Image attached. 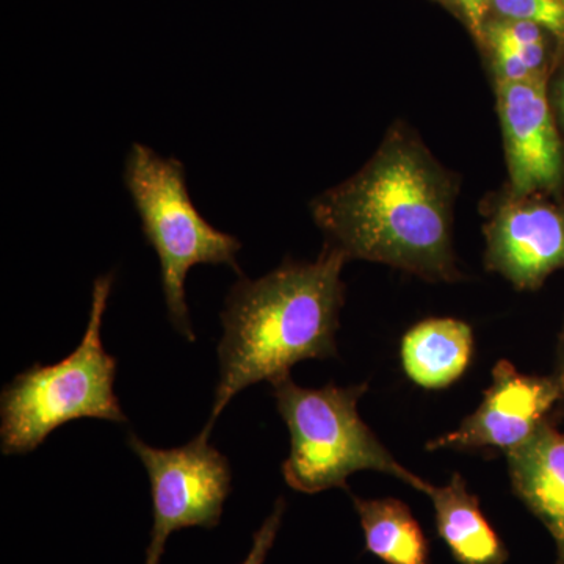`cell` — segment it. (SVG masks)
<instances>
[{
	"mask_svg": "<svg viewBox=\"0 0 564 564\" xmlns=\"http://www.w3.org/2000/svg\"><path fill=\"white\" fill-rule=\"evenodd\" d=\"M458 180L410 126L393 124L369 162L311 203L325 245L432 282L462 278L454 251Z\"/></svg>",
	"mask_w": 564,
	"mask_h": 564,
	"instance_id": "6da1fadb",
	"label": "cell"
},
{
	"mask_svg": "<svg viewBox=\"0 0 564 564\" xmlns=\"http://www.w3.org/2000/svg\"><path fill=\"white\" fill-rule=\"evenodd\" d=\"M347 262L343 251L325 245L314 262L285 261L259 280L239 278L221 313L220 378L199 434L209 440L223 410L243 389L291 377L292 367L306 359L337 355Z\"/></svg>",
	"mask_w": 564,
	"mask_h": 564,
	"instance_id": "7a4b0ae2",
	"label": "cell"
},
{
	"mask_svg": "<svg viewBox=\"0 0 564 564\" xmlns=\"http://www.w3.org/2000/svg\"><path fill=\"white\" fill-rule=\"evenodd\" d=\"M113 274L93 284L90 318L79 347L52 366L33 364L0 395V444L3 455L39 448L54 430L77 419L128 422L115 393L117 359L104 348L101 325Z\"/></svg>",
	"mask_w": 564,
	"mask_h": 564,
	"instance_id": "3957f363",
	"label": "cell"
},
{
	"mask_svg": "<svg viewBox=\"0 0 564 564\" xmlns=\"http://www.w3.org/2000/svg\"><path fill=\"white\" fill-rule=\"evenodd\" d=\"M367 383L321 389L295 384L291 377L273 383L278 411L291 433V454L282 463L285 484L295 491L317 494L340 488L358 470L399 478L429 496L433 485L408 470L375 436L358 413Z\"/></svg>",
	"mask_w": 564,
	"mask_h": 564,
	"instance_id": "277c9868",
	"label": "cell"
},
{
	"mask_svg": "<svg viewBox=\"0 0 564 564\" xmlns=\"http://www.w3.org/2000/svg\"><path fill=\"white\" fill-rule=\"evenodd\" d=\"M124 184L139 212L144 239L161 262L170 321L188 343H195L185 300L187 274L196 265H228L240 273L237 252L242 243L204 220L188 195L184 165L177 159L133 143L126 158Z\"/></svg>",
	"mask_w": 564,
	"mask_h": 564,
	"instance_id": "5b68a950",
	"label": "cell"
},
{
	"mask_svg": "<svg viewBox=\"0 0 564 564\" xmlns=\"http://www.w3.org/2000/svg\"><path fill=\"white\" fill-rule=\"evenodd\" d=\"M128 445L143 463L151 484L154 525L144 564H161L174 532L220 524L232 489L231 466L203 434L182 447L155 448L129 433Z\"/></svg>",
	"mask_w": 564,
	"mask_h": 564,
	"instance_id": "8992f818",
	"label": "cell"
},
{
	"mask_svg": "<svg viewBox=\"0 0 564 564\" xmlns=\"http://www.w3.org/2000/svg\"><path fill=\"white\" fill-rule=\"evenodd\" d=\"M485 267L518 291H540L564 270V198L518 195L507 188L489 202Z\"/></svg>",
	"mask_w": 564,
	"mask_h": 564,
	"instance_id": "52a82bcc",
	"label": "cell"
},
{
	"mask_svg": "<svg viewBox=\"0 0 564 564\" xmlns=\"http://www.w3.org/2000/svg\"><path fill=\"white\" fill-rule=\"evenodd\" d=\"M560 402L555 378L519 372L510 361L492 369L484 402L454 432L426 444V451L478 452L497 448L510 454L551 421Z\"/></svg>",
	"mask_w": 564,
	"mask_h": 564,
	"instance_id": "ba28073f",
	"label": "cell"
},
{
	"mask_svg": "<svg viewBox=\"0 0 564 564\" xmlns=\"http://www.w3.org/2000/svg\"><path fill=\"white\" fill-rule=\"evenodd\" d=\"M551 77L496 84L511 192L563 196L564 139L549 101Z\"/></svg>",
	"mask_w": 564,
	"mask_h": 564,
	"instance_id": "9c48e42d",
	"label": "cell"
},
{
	"mask_svg": "<svg viewBox=\"0 0 564 564\" xmlns=\"http://www.w3.org/2000/svg\"><path fill=\"white\" fill-rule=\"evenodd\" d=\"M508 456L511 488L554 538L564 564V433L547 421Z\"/></svg>",
	"mask_w": 564,
	"mask_h": 564,
	"instance_id": "30bf717a",
	"label": "cell"
},
{
	"mask_svg": "<svg viewBox=\"0 0 564 564\" xmlns=\"http://www.w3.org/2000/svg\"><path fill=\"white\" fill-rule=\"evenodd\" d=\"M408 378L429 391L458 381L474 356V332L456 318H426L414 325L400 348Z\"/></svg>",
	"mask_w": 564,
	"mask_h": 564,
	"instance_id": "8fae6325",
	"label": "cell"
},
{
	"mask_svg": "<svg viewBox=\"0 0 564 564\" xmlns=\"http://www.w3.org/2000/svg\"><path fill=\"white\" fill-rule=\"evenodd\" d=\"M436 529L455 562L459 564H503L508 554L503 541L489 524L480 500L469 492L463 475L455 474L447 486H432Z\"/></svg>",
	"mask_w": 564,
	"mask_h": 564,
	"instance_id": "7c38bea8",
	"label": "cell"
},
{
	"mask_svg": "<svg viewBox=\"0 0 564 564\" xmlns=\"http://www.w3.org/2000/svg\"><path fill=\"white\" fill-rule=\"evenodd\" d=\"M366 538V552L386 564H432L430 545L413 511L399 499L352 496Z\"/></svg>",
	"mask_w": 564,
	"mask_h": 564,
	"instance_id": "4fadbf2b",
	"label": "cell"
},
{
	"mask_svg": "<svg viewBox=\"0 0 564 564\" xmlns=\"http://www.w3.org/2000/svg\"><path fill=\"white\" fill-rule=\"evenodd\" d=\"M491 18L538 25L558 43L564 54V3L560 0H491Z\"/></svg>",
	"mask_w": 564,
	"mask_h": 564,
	"instance_id": "5bb4252c",
	"label": "cell"
},
{
	"mask_svg": "<svg viewBox=\"0 0 564 564\" xmlns=\"http://www.w3.org/2000/svg\"><path fill=\"white\" fill-rule=\"evenodd\" d=\"M285 513V500L278 499L274 503L273 511L269 518L263 521L261 529L252 534V547L250 554L245 558L243 563L240 564H263L265 563L267 555L272 551L274 541H276L278 532L282 518Z\"/></svg>",
	"mask_w": 564,
	"mask_h": 564,
	"instance_id": "9a60e30c",
	"label": "cell"
},
{
	"mask_svg": "<svg viewBox=\"0 0 564 564\" xmlns=\"http://www.w3.org/2000/svg\"><path fill=\"white\" fill-rule=\"evenodd\" d=\"M478 44L484 43L486 22L491 18V0H448Z\"/></svg>",
	"mask_w": 564,
	"mask_h": 564,
	"instance_id": "2e32d148",
	"label": "cell"
},
{
	"mask_svg": "<svg viewBox=\"0 0 564 564\" xmlns=\"http://www.w3.org/2000/svg\"><path fill=\"white\" fill-rule=\"evenodd\" d=\"M547 91L556 124H558L564 139V63L562 61H556L551 79H549Z\"/></svg>",
	"mask_w": 564,
	"mask_h": 564,
	"instance_id": "e0dca14e",
	"label": "cell"
},
{
	"mask_svg": "<svg viewBox=\"0 0 564 564\" xmlns=\"http://www.w3.org/2000/svg\"><path fill=\"white\" fill-rule=\"evenodd\" d=\"M555 378L560 389V402L556 404L554 417L564 419V322L562 333H560L558 347H556Z\"/></svg>",
	"mask_w": 564,
	"mask_h": 564,
	"instance_id": "ac0fdd59",
	"label": "cell"
},
{
	"mask_svg": "<svg viewBox=\"0 0 564 564\" xmlns=\"http://www.w3.org/2000/svg\"><path fill=\"white\" fill-rule=\"evenodd\" d=\"M437 2L444 3V6H448V0H437Z\"/></svg>",
	"mask_w": 564,
	"mask_h": 564,
	"instance_id": "d6986e66",
	"label": "cell"
},
{
	"mask_svg": "<svg viewBox=\"0 0 564 564\" xmlns=\"http://www.w3.org/2000/svg\"><path fill=\"white\" fill-rule=\"evenodd\" d=\"M560 2H563V3H564V0H560Z\"/></svg>",
	"mask_w": 564,
	"mask_h": 564,
	"instance_id": "ffe728a7",
	"label": "cell"
}]
</instances>
